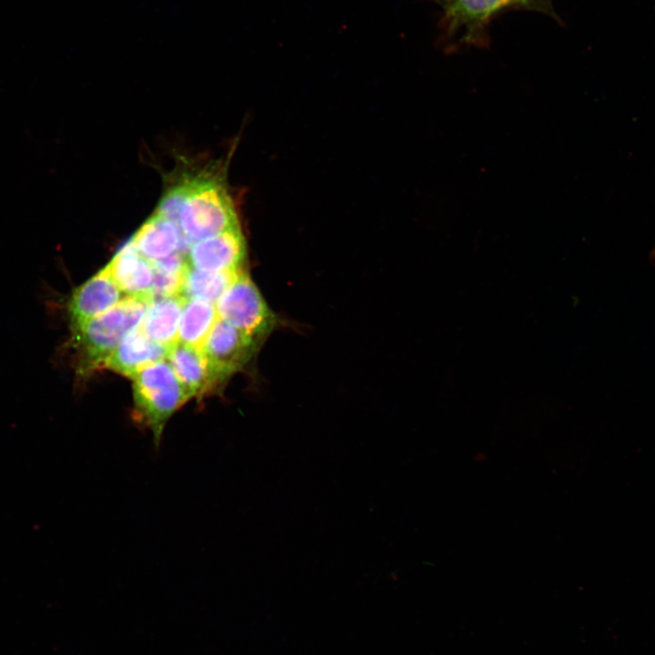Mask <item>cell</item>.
<instances>
[{"label":"cell","instance_id":"obj_1","mask_svg":"<svg viewBox=\"0 0 655 655\" xmlns=\"http://www.w3.org/2000/svg\"><path fill=\"white\" fill-rule=\"evenodd\" d=\"M155 211L175 221L192 245L239 226L227 188L211 176L200 175L174 185Z\"/></svg>","mask_w":655,"mask_h":655},{"label":"cell","instance_id":"obj_2","mask_svg":"<svg viewBox=\"0 0 655 655\" xmlns=\"http://www.w3.org/2000/svg\"><path fill=\"white\" fill-rule=\"evenodd\" d=\"M149 301L125 297L106 313L71 327L69 343L75 350L79 378L103 368L125 338L140 326Z\"/></svg>","mask_w":655,"mask_h":655},{"label":"cell","instance_id":"obj_3","mask_svg":"<svg viewBox=\"0 0 655 655\" xmlns=\"http://www.w3.org/2000/svg\"><path fill=\"white\" fill-rule=\"evenodd\" d=\"M132 379V418L151 432L154 445L158 447L168 419L192 398L166 359L146 367Z\"/></svg>","mask_w":655,"mask_h":655},{"label":"cell","instance_id":"obj_4","mask_svg":"<svg viewBox=\"0 0 655 655\" xmlns=\"http://www.w3.org/2000/svg\"><path fill=\"white\" fill-rule=\"evenodd\" d=\"M218 317L252 338L260 346L277 328L278 319L259 289L240 270L216 303Z\"/></svg>","mask_w":655,"mask_h":655},{"label":"cell","instance_id":"obj_5","mask_svg":"<svg viewBox=\"0 0 655 655\" xmlns=\"http://www.w3.org/2000/svg\"><path fill=\"white\" fill-rule=\"evenodd\" d=\"M259 348L252 338L218 317L201 349L222 387L251 360Z\"/></svg>","mask_w":655,"mask_h":655},{"label":"cell","instance_id":"obj_6","mask_svg":"<svg viewBox=\"0 0 655 655\" xmlns=\"http://www.w3.org/2000/svg\"><path fill=\"white\" fill-rule=\"evenodd\" d=\"M246 255V241L239 225L194 243L187 259L191 267L203 271H237L241 269Z\"/></svg>","mask_w":655,"mask_h":655},{"label":"cell","instance_id":"obj_7","mask_svg":"<svg viewBox=\"0 0 655 655\" xmlns=\"http://www.w3.org/2000/svg\"><path fill=\"white\" fill-rule=\"evenodd\" d=\"M122 294L106 266L73 291L67 302L71 327L106 313L123 299Z\"/></svg>","mask_w":655,"mask_h":655},{"label":"cell","instance_id":"obj_8","mask_svg":"<svg viewBox=\"0 0 655 655\" xmlns=\"http://www.w3.org/2000/svg\"><path fill=\"white\" fill-rule=\"evenodd\" d=\"M166 359L191 398H201L221 388L202 349L176 341L167 348Z\"/></svg>","mask_w":655,"mask_h":655},{"label":"cell","instance_id":"obj_9","mask_svg":"<svg viewBox=\"0 0 655 655\" xmlns=\"http://www.w3.org/2000/svg\"><path fill=\"white\" fill-rule=\"evenodd\" d=\"M126 297L151 299L154 270L151 262L128 241L106 265Z\"/></svg>","mask_w":655,"mask_h":655},{"label":"cell","instance_id":"obj_10","mask_svg":"<svg viewBox=\"0 0 655 655\" xmlns=\"http://www.w3.org/2000/svg\"><path fill=\"white\" fill-rule=\"evenodd\" d=\"M166 347L149 338L138 327L125 338L103 368L133 378L146 367L166 359Z\"/></svg>","mask_w":655,"mask_h":655},{"label":"cell","instance_id":"obj_11","mask_svg":"<svg viewBox=\"0 0 655 655\" xmlns=\"http://www.w3.org/2000/svg\"><path fill=\"white\" fill-rule=\"evenodd\" d=\"M149 261L166 257L176 251L183 253L186 240L177 224L158 212L147 218L129 240Z\"/></svg>","mask_w":655,"mask_h":655},{"label":"cell","instance_id":"obj_12","mask_svg":"<svg viewBox=\"0 0 655 655\" xmlns=\"http://www.w3.org/2000/svg\"><path fill=\"white\" fill-rule=\"evenodd\" d=\"M186 301L181 294L153 297L148 302L140 329L149 338L168 348L177 341Z\"/></svg>","mask_w":655,"mask_h":655},{"label":"cell","instance_id":"obj_13","mask_svg":"<svg viewBox=\"0 0 655 655\" xmlns=\"http://www.w3.org/2000/svg\"><path fill=\"white\" fill-rule=\"evenodd\" d=\"M217 318L215 304L186 299L180 318L177 341L201 349Z\"/></svg>","mask_w":655,"mask_h":655},{"label":"cell","instance_id":"obj_14","mask_svg":"<svg viewBox=\"0 0 655 655\" xmlns=\"http://www.w3.org/2000/svg\"><path fill=\"white\" fill-rule=\"evenodd\" d=\"M210 272L188 266L180 294L186 299L203 300L216 305L240 271Z\"/></svg>","mask_w":655,"mask_h":655},{"label":"cell","instance_id":"obj_15","mask_svg":"<svg viewBox=\"0 0 655 655\" xmlns=\"http://www.w3.org/2000/svg\"><path fill=\"white\" fill-rule=\"evenodd\" d=\"M513 0H446V9L453 22L479 25Z\"/></svg>","mask_w":655,"mask_h":655},{"label":"cell","instance_id":"obj_16","mask_svg":"<svg viewBox=\"0 0 655 655\" xmlns=\"http://www.w3.org/2000/svg\"><path fill=\"white\" fill-rule=\"evenodd\" d=\"M513 1H523V0H513Z\"/></svg>","mask_w":655,"mask_h":655}]
</instances>
